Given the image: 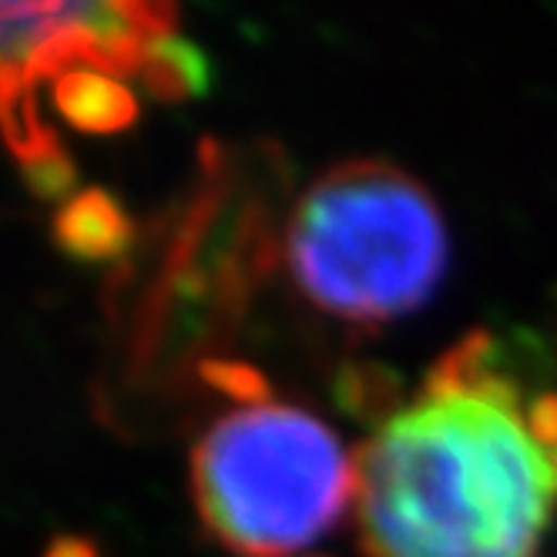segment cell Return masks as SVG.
Listing matches in <instances>:
<instances>
[{
    "mask_svg": "<svg viewBox=\"0 0 557 557\" xmlns=\"http://www.w3.org/2000/svg\"><path fill=\"white\" fill-rule=\"evenodd\" d=\"M554 507L524 413L494 400L423 393L356 454L363 557H541Z\"/></svg>",
    "mask_w": 557,
    "mask_h": 557,
    "instance_id": "6da1fadb",
    "label": "cell"
},
{
    "mask_svg": "<svg viewBox=\"0 0 557 557\" xmlns=\"http://www.w3.org/2000/svg\"><path fill=\"white\" fill-rule=\"evenodd\" d=\"M450 232L433 191L383 158L315 175L286 225V269L299 296L356 330L417 312L444 283Z\"/></svg>",
    "mask_w": 557,
    "mask_h": 557,
    "instance_id": "7a4b0ae2",
    "label": "cell"
},
{
    "mask_svg": "<svg viewBox=\"0 0 557 557\" xmlns=\"http://www.w3.org/2000/svg\"><path fill=\"white\" fill-rule=\"evenodd\" d=\"M356 497V460L309 410L238 407L191 450L202 531L232 557H293L339 524Z\"/></svg>",
    "mask_w": 557,
    "mask_h": 557,
    "instance_id": "3957f363",
    "label": "cell"
},
{
    "mask_svg": "<svg viewBox=\"0 0 557 557\" xmlns=\"http://www.w3.org/2000/svg\"><path fill=\"white\" fill-rule=\"evenodd\" d=\"M51 238L58 252L77 265H114L135 249L138 225L122 198L91 185L74 191L58 209Z\"/></svg>",
    "mask_w": 557,
    "mask_h": 557,
    "instance_id": "277c9868",
    "label": "cell"
},
{
    "mask_svg": "<svg viewBox=\"0 0 557 557\" xmlns=\"http://www.w3.org/2000/svg\"><path fill=\"white\" fill-rule=\"evenodd\" d=\"M430 396H476L524 413V386L510 370L507 343L491 330H473L436 360L423 380Z\"/></svg>",
    "mask_w": 557,
    "mask_h": 557,
    "instance_id": "5b68a950",
    "label": "cell"
},
{
    "mask_svg": "<svg viewBox=\"0 0 557 557\" xmlns=\"http://www.w3.org/2000/svg\"><path fill=\"white\" fill-rule=\"evenodd\" d=\"M54 108L74 132L85 135H122L138 122V98L122 77L77 67L51 85Z\"/></svg>",
    "mask_w": 557,
    "mask_h": 557,
    "instance_id": "8992f818",
    "label": "cell"
},
{
    "mask_svg": "<svg viewBox=\"0 0 557 557\" xmlns=\"http://www.w3.org/2000/svg\"><path fill=\"white\" fill-rule=\"evenodd\" d=\"M330 396H333L336 410H343L349 420L367 423L373 430L386 426L410 404L404 376L376 360L339 363L330 380Z\"/></svg>",
    "mask_w": 557,
    "mask_h": 557,
    "instance_id": "52a82bcc",
    "label": "cell"
},
{
    "mask_svg": "<svg viewBox=\"0 0 557 557\" xmlns=\"http://www.w3.org/2000/svg\"><path fill=\"white\" fill-rule=\"evenodd\" d=\"M138 77L145 91L154 101H165V104H182V101H195V98H206L212 88V61L209 54L198 48L188 37L169 34V37H158V41L148 45Z\"/></svg>",
    "mask_w": 557,
    "mask_h": 557,
    "instance_id": "ba28073f",
    "label": "cell"
},
{
    "mask_svg": "<svg viewBox=\"0 0 557 557\" xmlns=\"http://www.w3.org/2000/svg\"><path fill=\"white\" fill-rule=\"evenodd\" d=\"M198 380L206 386H212L215 393H222L225 400L243 404V407H259L272 400V386L262 376V370L243 363V360H202L198 363Z\"/></svg>",
    "mask_w": 557,
    "mask_h": 557,
    "instance_id": "9c48e42d",
    "label": "cell"
},
{
    "mask_svg": "<svg viewBox=\"0 0 557 557\" xmlns=\"http://www.w3.org/2000/svg\"><path fill=\"white\" fill-rule=\"evenodd\" d=\"M21 175L27 191L41 198V202H67L77 185L74 158L64 145H54L51 151L30 158V162H21Z\"/></svg>",
    "mask_w": 557,
    "mask_h": 557,
    "instance_id": "30bf717a",
    "label": "cell"
},
{
    "mask_svg": "<svg viewBox=\"0 0 557 557\" xmlns=\"http://www.w3.org/2000/svg\"><path fill=\"white\" fill-rule=\"evenodd\" d=\"M524 426L544 457L557 454V393L554 389L537 393L524 407Z\"/></svg>",
    "mask_w": 557,
    "mask_h": 557,
    "instance_id": "8fae6325",
    "label": "cell"
},
{
    "mask_svg": "<svg viewBox=\"0 0 557 557\" xmlns=\"http://www.w3.org/2000/svg\"><path fill=\"white\" fill-rule=\"evenodd\" d=\"M45 557H101V547L95 544V537H85V534H58Z\"/></svg>",
    "mask_w": 557,
    "mask_h": 557,
    "instance_id": "7c38bea8",
    "label": "cell"
},
{
    "mask_svg": "<svg viewBox=\"0 0 557 557\" xmlns=\"http://www.w3.org/2000/svg\"><path fill=\"white\" fill-rule=\"evenodd\" d=\"M547 463H550V470H554V481H557V454H550V457H547Z\"/></svg>",
    "mask_w": 557,
    "mask_h": 557,
    "instance_id": "4fadbf2b",
    "label": "cell"
}]
</instances>
